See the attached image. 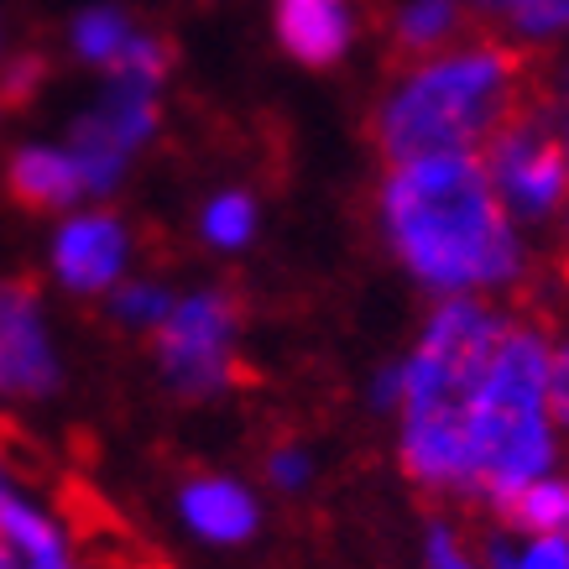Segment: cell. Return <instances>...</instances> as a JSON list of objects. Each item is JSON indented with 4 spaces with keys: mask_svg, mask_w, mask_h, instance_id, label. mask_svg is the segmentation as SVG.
<instances>
[{
    "mask_svg": "<svg viewBox=\"0 0 569 569\" xmlns=\"http://www.w3.org/2000/svg\"><path fill=\"white\" fill-rule=\"evenodd\" d=\"M381 241L439 298L512 288L522 277L518 224L507 220L481 152L392 162L377 193Z\"/></svg>",
    "mask_w": 569,
    "mask_h": 569,
    "instance_id": "1",
    "label": "cell"
},
{
    "mask_svg": "<svg viewBox=\"0 0 569 569\" xmlns=\"http://www.w3.org/2000/svg\"><path fill=\"white\" fill-rule=\"evenodd\" d=\"M538 104V73L518 48L449 42L418 58L377 104V147L387 162L433 152H481L518 110Z\"/></svg>",
    "mask_w": 569,
    "mask_h": 569,
    "instance_id": "2",
    "label": "cell"
},
{
    "mask_svg": "<svg viewBox=\"0 0 569 569\" xmlns=\"http://www.w3.org/2000/svg\"><path fill=\"white\" fill-rule=\"evenodd\" d=\"M501 329H507V313L486 309L481 298H445L429 313L413 356L397 361L402 366L397 455L423 491L460 497L466 486V418Z\"/></svg>",
    "mask_w": 569,
    "mask_h": 569,
    "instance_id": "3",
    "label": "cell"
},
{
    "mask_svg": "<svg viewBox=\"0 0 569 569\" xmlns=\"http://www.w3.org/2000/svg\"><path fill=\"white\" fill-rule=\"evenodd\" d=\"M549 356L553 346L533 325L507 319L491 366L466 418V486L460 497L507 507L528 481L559 460V429L549 418Z\"/></svg>",
    "mask_w": 569,
    "mask_h": 569,
    "instance_id": "4",
    "label": "cell"
},
{
    "mask_svg": "<svg viewBox=\"0 0 569 569\" xmlns=\"http://www.w3.org/2000/svg\"><path fill=\"white\" fill-rule=\"evenodd\" d=\"M486 178L512 224H543L569 204L565 137L549 126L543 104H528L481 147Z\"/></svg>",
    "mask_w": 569,
    "mask_h": 569,
    "instance_id": "5",
    "label": "cell"
},
{
    "mask_svg": "<svg viewBox=\"0 0 569 569\" xmlns=\"http://www.w3.org/2000/svg\"><path fill=\"white\" fill-rule=\"evenodd\" d=\"M157 335V366L178 397H214L236 381V346H241V309L220 288H199L173 298Z\"/></svg>",
    "mask_w": 569,
    "mask_h": 569,
    "instance_id": "6",
    "label": "cell"
},
{
    "mask_svg": "<svg viewBox=\"0 0 569 569\" xmlns=\"http://www.w3.org/2000/svg\"><path fill=\"white\" fill-rule=\"evenodd\" d=\"M157 79H131V73H110L100 104L73 126L69 152L79 162L84 193H110L126 178V162L157 137L162 104H157Z\"/></svg>",
    "mask_w": 569,
    "mask_h": 569,
    "instance_id": "7",
    "label": "cell"
},
{
    "mask_svg": "<svg viewBox=\"0 0 569 569\" xmlns=\"http://www.w3.org/2000/svg\"><path fill=\"white\" fill-rule=\"evenodd\" d=\"M58 387V356L42 329V303L27 282H0V392L37 397Z\"/></svg>",
    "mask_w": 569,
    "mask_h": 569,
    "instance_id": "8",
    "label": "cell"
},
{
    "mask_svg": "<svg viewBox=\"0 0 569 569\" xmlns=\"http://www.w3.org/2000/svg\"><path fill=\"white\" fill-rule=\"evenodd\" d=\"M131 261V236L116 214H73L52 241V272L69 293H110Z\"/></svg>",
    "mask_w": 569,
    "mask_h": 569,
    "instance_id": "9",
    "label": "cell"
},
{
    "mask_svg": "<svg viewBox=\"0 0 569 569\" xmlns=\"http://www.w3.org/2000/svg\"><path fill=\"white\" fill-rule=\"evenodd\" d=\"M0 569H79L63 522L0 460Z\"/></svg>",
    "mask_w": 569,
    "mask_h": 569,
    "instance_id": "10",
    "label": "cell"
},
{
    "mask_svg": "<svg viewBox=\"0 0 569 569\" xmlns=\"http://www.w3.org/2000/svg\"><path fill=\"white\" fill-rule=\"evenodd\" d=\"M272 27L288 58L309 69H329L356 42V6L350 0H277Z\"/></svg>",
    "mask_w": 569,
    "mask_h": 569,
    "instance_id": "11",
    "label": "cell"
},
{
    "mask_svg": "<svg viewBox=\"0 0 569 569\" xmlns=\"http://www.w3.org/2000/svg\"><path fill=\"white\" fill-rule=\"evenodd\" d=\"M178 518L193 538L204 543H220V549H236L261 528V507L257 497L246 491L241 481L230 476H193L178 491Z\"/></svg>",
    "mask_w": 569,
    "mask_h": 569,
    "instance_id": "12",
    "label": "cell"
},
{
    "mask_svg": "<svg viewBox=\"0 0 569 569\" xmlns=\"http://www.w3.org/2000/svg\"><path fill=\"white\" fill-rule=\"evenodd\" d=\"M11 193L21 204L37 209H58L84 199V178H79V162H73L69 147H21L11 157Z\"/></svg>",
    "mask_w": 569,
    "mask_h": 569,
    "instance_id": "13",
    "label": "cell"
},
{
    "mask_svg": "<svg viewBox=\"0 0 569 569\" xmlns=\"http://www.w3.org/2000/svg\"><path fill=\"white\" fill-rule=\"evenodd\" d=\"M507 528L522 538H569V476H538L501 507Z\"/></svg>",
    "mask_w": 569,
    "mask_h": 569,
    "instance_id": "14",
    "label": "cell"
},
{
    "mask_svg": "<svg viewBox=\"0 0 569 569\" xmlns=\"http://www.w3.org/2000/svg\"><path fill=\"white\" fill-rule=\"evenodd\" d=\"M460 21H466L460 0H402L392 17V42L408 58H429L460 37Z\"/></svg>",
    "mask_w": 569,
    "mask_h": 569,
    "instance_id": "15",
    "label": "cell"
},
{
    "mask_svg": "<svg viewBox=\"0 0 569 569\" xmlns=\"http://www.w3.org/2000/svg\"><path fill=\"white\" fill-rule=\"evenodd\" d=\"M137 37H141L137 21L126 17L121 6H89V11L73 17V52H79V63H89V69L116 73Z\"/></svg>",
    "mask_w": 569,
    "mask_h": 569,
    "instance_id": "16",
    "label": "cell"
},
{
    "mask_svg": "<svg viewBox=\"0 0 569 569\" xmlns=\"http://www.w3.org/2000/svg\"><path fill=\"white\" fill-rule=\"evenodd\" d=\"M257 224H261V209L246 189H224L199 209V236H204V246H220V251H241L257 236Z\"/></svg>",
    "mask_w": 569,
    "mask_h": 569,
    "instance_id": "17",
    "label": "cell"
},
{
    "mask_svg": "<svg viewBox=\"0 0 569 569\" xmlns=\"http://www.w3.org/2000/svg\"><path fill=\"white\" fill-rule=\"evenodd\" d=\"M497 11L522 42H553L569 32V0H497Z\"/></svg>",
    "mask_w": 569,
    "mask_h": 569,
    "instance_id": "18",
    "label": "cell"
},
{
    "mask_svg": "<svg viewBox=\"0 0 569 569\" xmlns=\"http://www.w3.org/2000/svg\"><path fill=\"white\" fill-rule=\"evenodd\" d=\"M173 309V298L168 288H157V282H116L110 288V313H116V325L126 329H157Z\"/></svg>",
    "mask_w": 569,
    "mask_h": 569,
    "instance_id": "19",
    "label": "cell"
},
{
    "mask_svg": "<svg viewBox=\"0 0 569 569\" xmlns=\"http://www.w3.org/2000/svg\"><path fill=\"white\" fill-rule=\"evenodd\" d=\"M423 569H481V559L460 543V533L449 522H429V538H423Z\"/></svg>",
    "mask_w": 569,
    "mask_h": 569,
    "instance_id": "20",
    "label": "cell"
},
{
    "mask_svg": "<svg viewBox=\"0 0 569 569\" xmlns=\"http://www.w3.org/2000/svg\"><path fill=\"white\" fill-rule=\"evenodd\" d=\"M309 476H313V466L298 445H277L272 455H267V481H272L277 491H303Z\"/></svg>",
    "mask_w": 569,
    "mask_h": 569,
    "instance_id": "21",
    "label": "cell"
},
{
    "mask_svg": "<svg viewBox=\"0 0 569 569\" xmlns=\"http://www.w3.org/2000/svg\"><path fill=\"white\" fill-rule=\"evenodd\" d=\"M549 418L559 433H569V340L549 356Z\"/></svg>",
    "mask_w": 569,
    "mask_h": 569,
    "instance_id": "22",
    "label": "cell"
},
{
    "mask_svg": "<svg viewBox=\"0 0 569 569\" xmlns=\"http://www.w3.org/2000/svg\"><path fill=\"white\" fill-rule=\"evenodd\" d=\"M37 73H42V63H37V58H21V63H11L6 84H0V100H6V104L27 100V94H32V84H37Z\"/></svg>",
    "mask_w": 569,
    "mask_h": 569,
    "instance_id": "23",
    "label": "cell"
},
{
    "mask_svg": "<svg viewBox=\"0 0 569 569\" xmlns=\"http://www.w3.org/2000/svg\"><path fill=\"white\" fill-rule=\"evenodd\" d=\"M397 397H402V366H387L371 381V408L377 413H397Z\"/></svg>",
    "mask_w": 569,
    "mask_h": 569,
    "instance_id": "24",
    "label": "cell"
},
{
    "mask_svg": "<svg viewBox=\"0 0 569 569\" xmlns=\"http://www.w3.org/2000/svg\"><path fill=\"white\" fill-rule=\"evenodd\" d=\"M559 137H565V157H569V126H565V131H559ZM569 209V204H565ZM565 224H569V214H565Z\"/></svg>",
    "mask_w": 569,
    "mask_h": 569,
    "instance_id": "25",
    "label": "cell"
}]
</instances>
